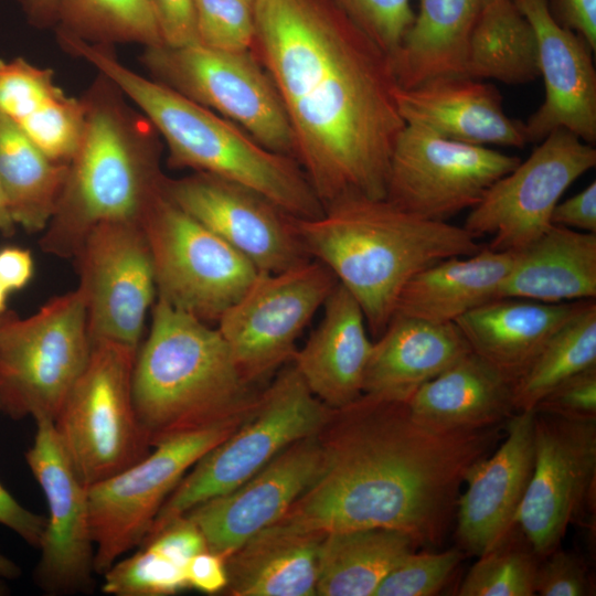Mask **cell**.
<instances>
[{
    "label": "cell",
    "instance_id": "1",
    "mask_svg": "<svg viewBox=\"0 0 596 596\" xmlns=\"http://www.w3.org/2000/svg\"><path fill=\"white\" fill-rule=\"evenodd\" d=\"M253 52L270 76L295 159L324 209L383 199L405 123L391 57L331 0H254Z\"/></svg>",
    "mask_w": 596,
    "mask_h": 596
},
{
    "label": "cell",
    "instance_id": "2",
    "mask_svg": "<svg viewBox=\"0 0 596 596\" xmlns=\"http://www.w3.org/2000/svg\"><path fill=\"white\" fill-rule=\"evenodd\" d=\"M499 433V425L437 432L416 422L406 402L362 394L333 409L320 432L324 469L276 523L321 534L393 529L437 545L467 475Z\"/></svg>",
    "mask_w": 596,
    "mask_h": 596
},
{
    "label": "cell",
    "instance_id": "3",
    "mask_svg": "<svg viewBox=\"0 0 596 596\" xmlns=\"http://www.w3.org/2000/svg\"><path fill=\"white\" fill-rule=\"evenodd\" d=\"M294 222L309 256L359 302L373 337L383 333L415 274L482 248L462 226L423 219L385 198L347 196L318 217Z\"/></svg>",
    "mask_w": 596,
    "mask_h": 596
},
{
    "label": "cell",
    "instance_id": "4",
    "mask_svg": "<svg viewBox=\"0 0 596 596\" xmlns=\"http://www.w3.org/2000/svg\"><path fill=\"white\" fill-rule=\"evenodd\" d=\"M83 100L84 131L40 240L61 258H74L99 224L141 222L167 179L159 134L107 77L98 73Z\"/></svg>",
    "mask_w": 596,
    "mask_h": 596
},
{
    "label": "cell",
    "instance_id": "5",
    "mask_svg": "<svg viewBox=\"0 0 596 596\" xmlns=\"http://www.w3.org/2000/svg\"><path fill=\"white\" fill-rule=\"evenodd\" d=\"M58 42L107 77L152 124L173 168L209 173L265 196L296 219L323 207L295 158L274 152L247 131L172 88L123 64L110 45L62 34Z\"/></svg>",
    "mask_w": 596,
    "mask_h": 596
},
{
    "label": "cell",
    "instance_id": "6",
    "mask_svg": "<svg viewBox=\"0 0 596 596\" xmlns=\"http://www.w3.org/2000/svg\"><path fill=\"white\" fill-rule=\"evenodd\" d=\"M132 370L137 419L151 448L254 408L258 396L241 375L217 328L157 298Z\"/></svg>",
    "mask_w": 596,
    "mask_h": 596
},
{
    "label": "cell",
    "instance_id": "7",
    "mask_svg": "<svg viewBox=\"0 0 596 596\" xmlns=\"http://www.w3.org/2000/svg\"><path fill=\"white\" fill-rule=\"evenodd\" d=\"M332 412L312 394L292 364L283 370L245 421L183 476L148 535L233 490L296 441L318 435Z\"/></svg>",
    "mask_w": 596,
    "mask_h": 596
},
{
    "label": "cell",
    "instance_id": "8",
    "mask_svg": "<svg viewBox=\"0 0 596 596\" xmlns=\"http://www.w3.org/2000/svg\"><path fill=\"white\" fill-rule=\"evenodd\" d=\"M91 350L77 288L25 318L7 311L0 322V411L54 422Z\"/></svg>",
    "mask_w": 596,
    "mask_h": 596
},
{
    "label": "cell",
    "instance_id": "9",
    "mask_svg": "<svg viewBox=\"0 0 596 596\" xmlns=\"http://www.w3.org/2000/svg\"><path fill=\"white\" fill-rule=\"evenodd\" d=\"M137 350L93 343L88 362L53 424L85 486L134 465L150 453L132 400Z\"/></svg>",
    "mask_w": 596,
    "mask_h": 596
},
{
    "label": "cell",
    "instance_id": "10",
    "mask_svg": "<svg viewBox=\"0 0 596 596\" xmlns=\"http://www.w3.org/2000/svg\"><path fill=\"white\" fill-rule=\"evenodd\" d=\"M251 412L174 435L134 465L87 487L95 574L103 575L139 547L183 476Z\"/></svg>",
    "mask_w": 596,
    "mask_h": 596
},
{
    "label": "cell",
    "instance_id": "11",
    "mask_svg": "<svg viewBox=\"0 0 596 596\" xmlns=\"http://www.w3.org/2000/svg\"><path fill=\"white\" fill-rule=\"evenodd\" d=\"M140 60L152 79L233 121L265 148L295 158L279 94L253 51L157 45L143 47Z\"/></svg>",
    "mask_w": 596,
    "mask_h": 596
},
{
    "label": "cell",
    "instance_id": "12",
    "mask_svg": "<svg viewBox=\"0 0 596 596\" xmlns=\"http://www.w3.org/2000/svg\"><path fill=\"white\" fill-rule=\"evenodd\" d=\"M140 223L152 258L157 298L204 322H217L260 273L164 192Z\"/></svg>",
    "mask_w": 596,
    "mask_h": 596
},
{
    "label": "cell",
    "instance_id": "13",
    "mask_svg": "<svg viewBox=\"0 0 596 596\" xmlns=\"http://www.w3.org/2000/svg\"><path fill=\"white\" fill-rule=\"evenodd\" d=\"M337 284L333 273L317 259L279 273H259L217 320L246 382L253 384L291 360L297 339Z\"/></svg>",
    "mask_w": 596,
    "mask_h": 596
},
{
    "label": "cell",
    "instance_id": "14",
    "mask_svg": "<svg viewBox=\"0 0 596 596\" xmlns=\"http://www.w3.org/2000/svg\"><path fill=\"white\" fill-rule=\"evenodd\" d=\"M520 161L405 124L392 150L385 199L423 219L448 222L472 209Z\"/></svg>",
    "mask_w": 596,
    "mask_h": 596
},
{
    "label": "cell",
    "instance_id": "15",
    "mask_svg": "<svg viewBox=\"0 0 596 596\" xmlns=\"http://www.w3.org/2000/svg\"><path fill=\"white\" fill-rule=\"evenodd\" d=\"M596 164V149L567 129L551 131L530 157L497 180L469 211L462 227L489 248L517 252L552 224L563 193Z\"/></svg>",
    "mask_w": 596,
    "mask_h": 596
},
{
    "label": "cell",
    "instance_id": "16",
    "mask_svg": "<svg viewBox=\"0 0 596 596\" xmlns=\"http://www.w3.org/2000/svg\"><path fill=\"white\" fill-rule=\"evenodd\" d=\"M74 258L92 344L106 342L138 350L146 318L157 299L152 258L141 223L99 224Z\"/></svg>",
    "mask_w": 596,
    "mask_h": 596
},
{
    "label": "cell",
    "instance_id": "17",
    "mask_svg": "<svg viewBox=\"0 0 596 596\" xmlns=\"http://www.w3.org/2000/svg\"><path fill=\"white\" fill-rule=\"evenodd\" d=\"M596 480V419L535 412L534 466L515 526L543 558L592 499Z\"/></svg>",
    "mask_w": 596,
    "mask_h": 596
},
{
    "label": "cell",
    "instance_id": "18",
    "mask_svg": "<svg viewBox=\"0 0 596 596\" xmlns=\"http://www.w3.org/2000/svg\"><path fill=\"white\" fill-rule=\"evenodd\" d=\"M34 421L36 430L25 460L49 509L34 578L49 595L86 592L95 574L87 486L68 460L53 421Z\"/></svg>",
    "mask_w": 596,
    "mask_h": 596
},
{
    "label": "cell",
    "instance_id": "19",
    "mask_svg": "<svg viewBox=\"0 0 596 596\" xmlns=\"http://www.w3.org/2000/svg\"><path fill=\"white\" fill-rule=\"evenodd\" d=\"M166 196L249 259L279 273L311 257L289 215L259 193L203 172L166 179Z\"/></svg>",
    "mask_w": 596,
    "mask_h": 596
},
{
    "label": "cell",
    "instance_id": "20",
    "mask_svg": "<svg viewBox=\"0 0 596 596\" xmlns=\"http://www.w3.org/2000/svg\"><path fill=\"white\" fill-rule=\"evenodd\" d=\"M324 465L319 433L290 445L249 479L184 515L199 528L207 550L227 557L276 523L316 481Z\"/></svg>",
    "mask_w": 596,
    "mask_h": 596
},
{
    "label": "cell",
    "instance_id": "21",
    "mask_svg": "<svg viewBox=\"0 0 596 596\" xmlns=\"http://www.w3.org/2000/svg\"><path fill=\"white\" fill-rule=\"evenodd\" d=\"M535 411L515 412L504 440L472 466L456 503V538L464 552L480 556L515 526L534 466Z\"/></svg>",
    "mask_w": 596,
    "mask_h": 596
},
{
    "label": "cell",
    "instance_id": "22",
    "mask_svg": "<svg viewBox=\"0 0 596 596\" xmlns=\"http://www.w3.org/2000/svg\"><path fill=\"white\" fill-rule=\"evenodd\" d=\"M531 23L539 47L544 100L524 123L529 142H540L564 128L596 141V70L594 50L578 33L556 21L546 0H514Z\"/></svg>",
    "mask_w": 596,
    "mask_h": 596
},
{
    "label": "cell",
    "instance_id": "23",
    "mask_svg": "<svg viewBox=\"0 0 596 596\" xmlns=\"http://www.w3.org/2000/svg\"><path fill=\"white\" fill-rule=\"evenodd\" d=\"M405 124L465 143L523 148L524 123L509 117L498 88L465 75H441L409 88L397 87Z\"/></svg>",
    "mask_w": 596,
    "mask_h": 596
},
{
    "label": "cell",
    "instance_id": "24",
    "mask_svg": "<svg viewBox=\"0 0 596 596\" xmlns=\"http://www.w3.org/2000/svg\"><path fill=\"white\" fill-rule=\"evenodd\" d=\"M323 307L321 321L291 361L312 394L339 409L362 395L373 342L359 302L340 283Z\"/></svg>",
    "mask_w": 596,
    "mask_h": 596
},
{
    "label": "cell",
    "instance_id": "25",
    "mask_svg": "<svg viewBox=\"0 0 596 596\" xmlns=\"http://www.w3.org/2000/svg\"><path fill=\"white\" fill-rule=\"evenodd\" d=\"M470 351L455 322L433 323L394 315L373 342L362 394L407 402L421 385Z\"/></svg>",
    "mask_w": 596,
    "mask_h": 596
},
{
    "label": "cell",
    "instance_id": "26",
    "mask_svg": "<svg viewBox=\"0 0 596 596\" xmlns=\"http://www.w3.org/2000/svg\"><path fill=\"white\" fill-rule=\"evenodd\" d=\"M514 382L470 351L408 398L412 417L437 432L498 426L514 413Z\"/></svg>",
    "mask_w": 596,
    "mask_h": 596
},
{
    "label": "cell",
    "instance_id": "27",
    "mask_svg": "<svg viewBox=\"0 0 596 596\" xmlns=\"http://www.w3.org/2000/svg\"><path fill=\"white\" fill-rule=\"evenodd\" d=\"M0 114L50 159L67 163L85 127L83 98H73L55 83L50 68L23 57L0 58Z\"/></svg>",
    "mask_w": 596,
    "mask_h": 596
},
{
    "label": "cell",
    "instance_id": "28",
    "mask_svg": "<svg viewBox=\"0 0 596 596\" xmlns=\"http://www.w3.org/2000/svg\"><path fill=\"white\" fill-rule=\"evenodd\" d=\"M577 301L493 298L455 320L472 352L515 381L567 320Z\"/></svg>",
    "mask_w": 596,
    "mask_h": 596
},
{
    "label": "cell",
    "instance_id": "29",
    "mask_svg": "<svg viewBox=\"0 0 596 596\" xmlns=\"http://www.w3.org/2000/svg\"><path fill=\"white\" fill-rule=\"evenodd\" d=\"M547 304L596 298V233L551 225L513 252L512 266L497 297Z\"/></svg>",
    "mask_w": 596,
    "mask_h": 596
},
{
    "label": "cell",
    "instance_id": "30",
    "mask_svg": "<svg viewBox=\"0 0 596 596\" xmlns=\"http://www.w3.org/2000/svg\"><path fill=\"white\" fill-rule=\"evenodd\" d=\"M324 534L273 524L225 557L227 589L235 596L317 595Z\"/></svg>",
    "mask_w": 596,
    "mask_h": 596
},
{
    "label": "cell",
    "instance_id": "31",
    "mask_svg": "<svg viewBox=\"0 0 596 596\" xmlns=\"http://www.w3.org/2000/svg\"><path fill=\"white\" fill-rule=\"evenodd\" d=\"M513 262V253L482 247L469 256L439 260L404 286L394 315L433 323H450L497 297Z\"/></svg>",
    "mask_w": 596,
    "mask_h": 596
},
{
    "label": "cell",
    "instance_id": "32",
    "mask_svg": "<svg viewBox=\"0 0 596 596\" xmlns=\"http://www.w3.org/2000/svg\"><path fill=\"white\" fill-rule=\"evenodd\" d=\"M487 0H419L401 46L391 57L400 87L441 75H462L470 33Z\"/></svg>",
    "mask_w": 596,
    "mask_h": 596
},
{
    "label": "cell",
    "instance_id": "33",
    "mask_svg": "<svg viewBox=\"0 0 596 596\" xmlns=\"http://www.w3.org/2000/svg\"><path fill=\"white\" fill-rule=\"evenodd\" d=\"M417 546L411 535L393 529L326 533L319 550L317 595L374 596L387 573Z\"/></svg>",
    "mask_w": 596,
    "mask_h": 596
},
{
    "label": "cell",
    "instance_id": "34",
    "mask_svg": "<svg viewBox=\"0 0 596 596\" xmlns=\"http://www.w3.org/2000/svg\"><path fill=\"white\" fill-rule=\"evenodd\" d=\"M462 75L508 85L540 76L536 36L514 0H487L468 40Z\"/></svg>",
    "mask_w": 596,
    "mask_h": 596
},
{
    "label": "cell",
    "instance_id": "35",
    "mask_svg": "<svg viewBox=\"0 0 596 596\" xmlns=\"http://www.w3.org/2000/svg\"><path fill=\"white\" fill-rule=\"evenodd\" d=\"M67 163L50 159L0 114V180L15 225L43 232L54 214Z\"/></svg>",
    "mask_w": 596,
    "mask_h": 596
},
{
    "label": "cell",
    "instance_id": "36",
    "mask_svg": "<svg viewBox=\"0 0 596 596\" xmlns=\"http://www.w3.org/2000/svg\"><path fill=\"white\" fill-rule=\"evenodd\" d=\"M596 365V301L577 300L567 320L544 344L529 369L515 381V412L536 404L564 380Z\"/></svg>",
    "mask_w": 596,
    "mask_h": 596
},
{
    "label": "cell",
    "instance_id": "37",
    "mask_svg": "<svg viewBox=\"0 0 596 596\" xmlns=\"http://www.w3.org/2000/svg\"><path fill=\"white\" fill-rule=\"evenodd\" d=\"M57 31L103 45H163L150 0H62Z\"/></svg>",
    "mask_w": 596,
    "mask_h": 596
},
{
    "label": "cell",
    "instance_id": "38",
    "mask_svg": "<svg viewBox=\"0 0 596 596\" xmlns=\"http://www.w3.org/2000/svg\"><path fill=\"white\" fill-rule=\"evenodd\" d=\"M514 528L498 545L479 556L461 582L458 595H535L534 578L540 557L520 531L515 534Z\"/></svg>",
    "mask_w": 596,
    "mask_h": 596
},
{
    "label": "cell",
    "instance_id": "39",
    "mask_svg": "<svg viewBox=\"0 0 596 596\" xmlns=\"http://www.w3.org/2000/svg\"><path fill=\"white\" fill-rule=\"evenodd\" d=\"M129 557H121L104 574L103 592L114 596H164L189 587L185 564L151 542H142Z\"/></svg>",
    "mask_w": 596,
    "mask_h": 596
},
{
    "label": "cell",
    "instance_id": "40",
    "mask_svg": "<svg viewBox=\"0 0 596 596\" xmlns=\"http://www.w3.org/2000/svg\"><path fill=\"white\" fill-rule=\"evenodd\" d=\"M465 552L458 546L441 552L413 551L402 557L377 586L374 596H433L458 568Z\"/></svg>",
    "mask_w": 596,
    "mask_h": 596
},
{
    "label": "cell",
    "instance_id": "41",
    "mask_svg": "<svg viewBox=\"0 0 596 596\" xmlns=\"http://www.w3.org/2000/svg\"><path fill=\"white\" fill-rule=\"evenodd\" d=\"M199 44L225 52L252 51L254 1L194 0Z\"/></svg>",
    "mask_w": 596,
    "mask_h": 596
},
{
    "label": "cell",
    "instance_id": "42",
    "mask_svg": "<svg viewBox=\"0 0 596 596\" xmlns=\"http://www.w3.org/2000/svg\"><path fill=\"white\" fill-rule=\"evenodd\" d=\"M384 53L392 57L415 12L411 0H331Z\"/></svg>",
    "mask_w": 596,
    "mask_h": 596
},
{
    "label": "cell",
    "instance_id": "43",
    "mask_svg": "<svg viewBox=\"0 0 596 596\" xmlns=\"http://www.w3.org/2000/svg\"><path fill=\"white\" fill-rule=\"evenodd\" d=\"M534 592L541 596H589L594 595V583L582 557L557 547L540 558Z\"/></svg>",
    "mask_w": 596,
    "mask_h": 596
},
{
    "label": "cell",
    "instance_id": "44",
    "mask_svg": "<svg viewBox=\"0 0 596 596\" xmlns=\"http://www.w3.org/2000/svg\"><path fill=\"white\" fill-rule=\"evenodd\" d=\"M534 411L571 419H596V365L556 385Z\"/></svg>",
    "mask_w": 596,
    "mask_h": 596
},
{
    "label": "cell",
    "instance_id": "45",
    "mask_svg": "<svg viewBox=\"0 0 596 596\" xmlns=\"http://www.w3.org/2000/svg\"><path fill=\"white\" fill-rule=\"evenodd\" d=\"M163 45L198 44L194 0H150Z\"/></svg>",
    "mask_w": 596,
    "mask_h": 596
},
{
    "label": "cell",
    "instance_id": "46",
    "mask_svg": "<svg viewBox=\"0 0 596 596\" xmlns=\"http://www.w3.org/2000/svg\"><path fill=\"white\" fill-rule=\"evenodd\" d=\"M0 524L18 534L31 546L39 549L46 518L23 507L0 483Z\"/></svg>",
    "mask_w": 596,
    "mask_h": 596
},
{
    "label": "cell",
    "instance_id": "47",
    "mask_svg": "<svg viewBox=\"0 0 596 596\" xmlns=\"http://www.w3.org/2000/svg\"><path fill=\"white\" fill-rule=\"evenodd\" d=\"M551 224L596 233V182L593 181L575 195L560 201L553 210Z\"/></svg>",
    "mask_w": 596,
    "mask_h": 596
},
{
    "label": "cell",
    "instance_id": "48",
    "mask_svg": "<svg viewBox=\"0 0 596 596\" xmlns=\"http://www.w3.org/2000/svg\"><path fill=\"white\" fill-rule=\"evenodd\" d=\"M185 575L189 587L206 594L220 593L227 586L225 557L206 549L189 560Z\"/></svg>",
    "mask_w": 596,
    "mask_h": 596
},
{
    "label": "cell",
    "instance_id": "49",
    "mask_svg": "<svg viewBox=\"0 0 596 596\" xmlns=\"http://www.w3.org/2000/svg\"><path fill=\"white\" fill-rule=\"evenodd\" d=\"M558 23L583 36L596 49V0H546Z\"/></svg>",
    "mask_w": 596,
    "mask_h": 596
},
{
    "label": "cell",
    "instance_id": "50",
    "mask_svg": "<svg viewBox=\"0 0 596 596\" xmlns=\"http://www.w3.org/2000/svg\"><path fill=\"white\" fill-rule=\"evenodd\" d=\"M33 272V257L28 249L20 247L0 249V281L9 292L25 287Z\"/></svg>",
    "mask_w": 596,
    "mask_h": 596
},
{
    "label": "cell",
    "instance_id": "51",
    "mask_svg": "<svg viewBox=\"0 0 596 596\" xmlns=\"http://www.w3.org/2000/svg\"><path fill=\"white\" fill-rule=\"evenodd\" d=\"M28 20L46 28L58 23L62 0H19Z\"/></svg>",
    "mask_w": 596,
    "mask_h": 596
},
{
    "label": "cell",
    "instance_id": "52",
    "mask_svg": "<svg viewBox=\"0 0 596 596\" xmlns=\"http://www.w3.org/2000/svg\"><path fill=\"white\" fill-rule=\"evenodd\" d=\"M15 226L17 225L11 217L6 194L0 180V232L10 235L12 234Z\"/></svg>",
    "mask_w": 596,
    "mask_h": 596
},
{
    "label": "cell",
    "instance_id": "53",
    "mask_svg": "<svg viewBox=\"0 0 596 596\" xmlns=\"http://www.w3.org/2000/svg\"><path fill=\"white\" fill-rule=\"evenodd\" d=\"M21 575V570L15 562L0 551V577L13 579Z\"/></svg>",
    "mask_w": 596,
    "mask_h": 596
},
{
    "label": "cell",
    "instance_id": "54",
    "mask_svg": "<svg viewBox=\"0 0 596 596\" xmlns=\"http://www.w3.org/2000/svg\"><path fill=\"white\" fill-rule=\"evenodd\" d=\"M8 295H9V291L3 286V284L0 281V313L7 311Z\"/></svg>",
    "mask_w": 596,
    "mask_h": 596
},
{
    "label": "cell",
    "instance_id": "55",
    "mask_svg": "<svg viewBox=\"0 0 596 596\" xmlns=\"http://www.w3.org/2000/svg\"><path fill=\"white\" fill-rule=\"evenodd\" d=\"M9 587L6 584V579L0 577V596L7 595Z\"/></svg>",
    "mask_w": 596,
    "mask_h": 596
},
{
    "label": "cell",
    "instance_id": "56",
    "mask_svg": "<svg viewBox=\"0 0 596 596\" xmlns=\"http://www.w3.org/2000/svg\"><path fill=\"white\" fill-rule=\"evenodd\" d=\"M6 312H7V311H6ZM6 312L0 313V322L2 321V319H3L4 315H6Z\"/></svg>",
    "mask_w": 596,
    "mask_h": 596
},
{
    "label": "cell",
    "instance_id": "57",
    "mask_svg": "<svg viewBox=\"0 0 596 596\" xmlns=\"http://www.w3.org/2000/svg\"><path fill=\"white\" fill-rule=\"evenodd\" d=\"M251 1H254V0H251Z\"/></svg>",
    "mask_w": 596,
    "mask_h": 596
}]
</instances>
